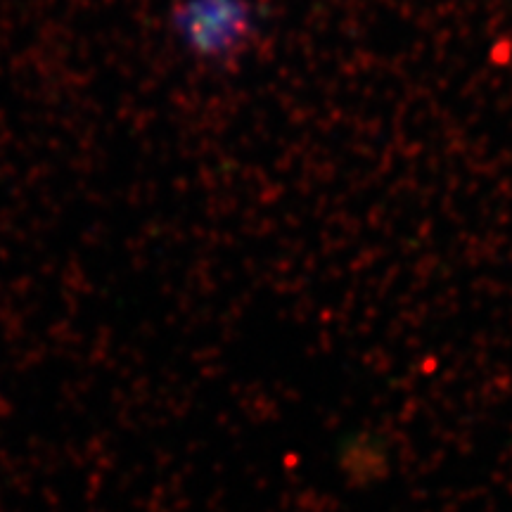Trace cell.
Here are the masks:
<instances>
[{"mask_svg": "<svg viewBox=\"0 0 512 512\" xmlns=\"http://www.w3.org/2000/svg\"><path fill=\"white\" fill-rule=\"evenodd\" d=\"M171 34L185 53L211 67L242 60L261 36V10L254 0H176Z\"/></svg>", "mask_w": 512, "mask_h": 512, "instance_id": "cell-1", "label": "cell"}]
</instances>
